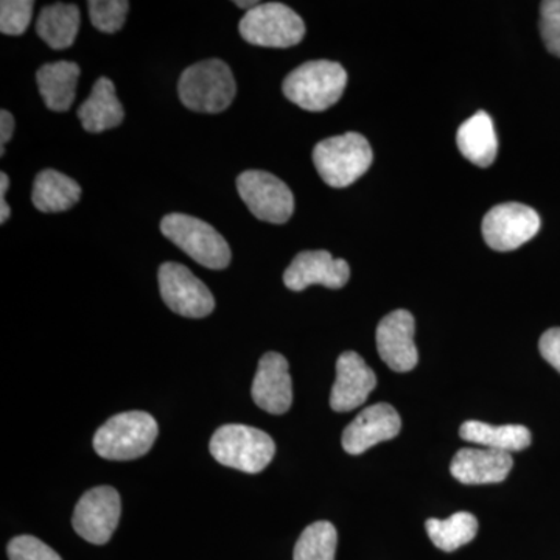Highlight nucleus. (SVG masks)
Returning a JSON list of instances; mask_svg holds the SVG:
<instances>
[{"instance_id":"b1692460","label":"nucleus","mask_w":560,"mask_h":560,"mask_svg":"<svg viewBox=\"0 0 560 560\" xmlns=\"http://www.w3.org/2000/svg\"><path fill=\"white\" fill-rule=\"evenodd\" d=\"M425 529L434 547L445 552H453L475 539L478 533V521L470 512H456L447 521L429 518L425 522Z\"/></svg>"},{"instance_id":"473e14b6","label":"nucleus","mask_w":560,"mask_h":560,"mask_svg":"<svg viewBox=\"0 0 560 560\" xmlns=\"http://www.w3.org/2000/svg\"><path fill=\"white\" fill-rule=\"evenodd\" d=\"M235 5L238 7V9H242V10H253V9H256L257 5H260L259 2H234Z\"/></svg>"},{"instance_id":"0eeeda50","label":"nucleus","mask_w":560,"mask_h":560,"mask_svg":"<svg viewBox=\"0 0 560 560\" xmlns=\"http://www.w3.org/2000/svg\"><path fill=\"white\" fill-rule=\"evenodd\" d=\"M238 31L242 38L253 46L289 49L304 39L305 24L290 7L270 2L246 11Z\"/></svg>"},{"instance_id":"c85d7f7f","label":"nucleus","mask_w":560,"mask_h":560,"mask_svg":"<svg viewBox=\"0 0 560 560\" xmlns=\"http://www.w3.org/2000/svg\"><path fill=\"white\" fill-rule=\"evenodd\" d=\"M7 551L10 560H62L49 545L33 536L14 537Z\"/></svg>"},{"instance_id":"aec40b11","label":"nucleus","mask_w":560,"mask_h":560,"mask_svg":"<svg viewBox=\"0 0 560 560\" xmlns=\"http://www.w3.org/2000/svg\"><path fill=\"white\" fill-rule=\"evenodd\" d=\"M80 72V66L72 61L50 62L36 72L39 94L47 108L65 113L72 106Z\"/></svg>"},{"instance_id":"5701e85b","label":"nucleus","mask_w":560,"mask_h":560,"mask_svg":"<svg viewBox=\"0 0 560 560\" xmlns=\"http://www.w3.org/2000/svg\"><path fill=\"white\" fill-rule=\"evenodd\" d=\"M80 25L79 7L73 3H54L40 10L36 33L51 49L65 50L75 43Z\"/></svg>"},{"instance_id":"4be33fe9","label":"nucleus","mask_w":560,"mask_h":560,"mask_svg":"<svg viewBox=\"0 0 560 560\" xmlns=\"http://www.w3.org/2000/svg\"><path fill=\"white\" fill-rule=\"evenodd\" d=\"M459 436L482 448L504 453L521 452L530 445V431L523 425H490L480 420H467L460 425Z\"/></svg>"},{"instance_id":"412c9836","label":"nucleus","mask_w":560,"mask_h":560,"mask_svg":"<svg viewBox=\"0 0 560 560\" xmlns=\"http://www.w3.org/2000/svg\"><path fill=\"white\" fill-rule=\"evenodd\" d=\"M81 198V187L65 173L43 171L33 184L32 201L44 213L65 212L72 209Z\"/></svg>"},{"instance_id":"f8f14e48","label":"nucleus","mask_w":560,"mask_h":560,"mask_svg":"<svg viewBox=\"0 0 560 560\" xmlns=\"http://www.w3.org/2000/svg\"><path fill=\"white\" fill-rule=\"evenodd\" d=\"M349 278L348 261L335 259L327 250H304L283 272V283L291 291H302L311 285L338 290L348 283Z\"/></svg>"},{"instance_id":"1a4fd4ad","label":"nucleus","mask_w":560,"mask_h":560,"mask_svg":"<svg viewBox=\"0 0 560 560\" xmlns=\"http://www.w3.org/2000/svg\"><path fill=\"white\" fill-rule=\"evenodd\" d=\"M158 279L162 300L184 318H206L215 308V300L208 287L184 265L175 261L161 265Z\"/></svg>"},{"instance_id":"2eb2a0df","label":"nucleus","mask_w":560,"mask_h":560,"mask_svg":"<svg viewBox=\"0 0 560 560\" xmlns=\"http://www.w3.org/2000/svg\"><path fill=\"white\" fill-rule=\"evenodd\" d=\"M289 361L278 352H268L259 361V370L254 377V404L270 415H283L293 404V382Z\"/></svg>"},{"instance_id":"9d476101","label":"nucleus","mask_w":560,"mask_h":560,"mask_svg":"<svg viewBox=\"0 0 560 560\" xmlns=\"http://www.w3.org/2000/svg\"><path fill=\"white\" fill-rule=\"evenodd\" d=\"M539 230V213L521 202H504L490 209L481 228L486 243L500 253L521 248Z\"/></svg>"},{"instance_id":"6e6552de","label":"nucleus","mask_w":560,"mask_h":560,"mask_svg":"<svg viewBox=\"0 0 560 560\" xmlns=\"http://www.w3.org/2000/svg\"><path fill=\"white\" fill-rule=\"evenodd\" d=\"M238 195L256 219L283 224L294 212V197L290 187L268 172H243L237 178Z\"/></svg>"},{"instance_id":"dca6fc26","label":"nucleus","mask_w":560,"mask_h":560,"mask_svg":"<svg viewBox=\"0 0 560 560\" xmlns=\"http://www.w3.org/2000/svg\"><path fill=\"white\" fill-rule=\"evenodd\" d=\"M377 386V375L357 352L341 353L330 393L331 410L348 412L361 407Z\"/></svg>"},{"instance_id":"6ab92c4d","label":"nucleus","mask_w":560,"mask_h":560,"mask_svg":"<svg viewBox=\"0 0 560 560\" xmlns=\"http://www.w3.org/2000/svg\"><path fill=\"white\" fill-rule=\"evenodd\" d=\"M79 117L88 132H103L119 127L124 121L125 110L117 98L113 81L105 77L97 80L90 97L80 106Z\"/></svg>"},{"instance_id":"f03ea898","label":"nucleus","mask_w":560,"mask_h":560,"mask_svg":"<svg viewBox=\"0 0 560 560\" xmlns=\"http://www.w3.org/2000/svg\"><path fill=\"white\" fill-rule=\"evenodd\" d=\"M178 92L186 108L195 113L219 114L234 102L237 84L226 62L206 60L184 70Z\"/></svg>"},{"instance_id":"f3484780","label":"nucleus","mask_w":560,"mask_h":560,"mask_svg":"<svg viewBox=\"0 0 560 560\" xmlns=\"http://www.w3.org/2000/svg\"><path fill=\"white\" fill-rule=\"evenodd\" d=\"M514 466L510 453L492 448H460L451 464L456 481L463 485H493L506 480Z\"/></svg>"},{"instance_id":"9b49d317","label":"nucleus","mask_w":560,"mask_h":560,"mask_svg":"<svg viewBox=\"0 0 560 560\" xmlns=\"http://www.w3.org/2000/svg\"><path fill=\"white\" fill-rule=\"evenodd\" d=\"M120 495L110 486L88 490L77 503L72 525L77 534L90 544L105 545L119 525Z\"/></svg>"},{"instance_id":"f257e3e1","label":"nucleus","mask_w":560,"mask_h":560,"mask_svg":"<svg viewBox=\"0 0 560 560\" xmlns=\"http://www.w3.org/2000/svg\"><path fill=\"white\" fill-rule=\"evenodd\" d=\"M348 73L340 62L308 61L283 80V95L294 105L312 113L329 109L340 101Z\"/></svg>"},{"instance_id":"393cba45","label":"nucleus","mask_w":560,"mask_h":560,"mask_svg":"<svg viewBox=\"0 0 560 560\" xmlns=\"http://www.w3.org/2000/svg\"><path fill=\"white\" fill-rule=\"evenodd\" d=\"M338 534L330 522H315L302 530L294 547V560H335Z\"/></svg>"},{"instance_id":"cd10ccee","label":"nucleus","mask_w":560,"mask_h":560,"mask_svg":"<svg viewBox=\"0 0 560 560\" xmlns=\"http://www.w3.org/2000/svg\"><path fill=\"white\" fill-rule=\"evenodd\" d=\"M540 33L550 54L560 58V0L540 3Z\"/></svg>"},{"instance_id":"39448f33","label":"nucleus","mask_w":560,"mask_h":560,"mask_svg":"<svg viewBox=\"0 0 560 560\" xmlns=\"http://www.w3.org/2000/svg\"><path fill=\"white\" fill-rule=\"evenodd\" d=\"M156 438L158 422L149 412H120L95 433L94 451L103 459H138L151 451Z\"/></svg>"},{"instance_id":"ddd939ff","label":"nucleus","mask_w":560,"mask_h":560,"mask_svg":"<svg viewBox=\"0 0 560 560\" xmlns=\"http://www.w3.org/2000/svg\"><path fill=\"white\" fill-rule=\"evenodd\" d=\"M399 412L389 404L364 408L342 431V448L349 455H361L381 442L394 440L400 433Z\"/></svg>"},{"instance_id":"a878e982","label":"nucleus","mask_w":560,"mask_h":560,"mask_svg":"<svg viewBox=\"0 0 560 560\" xmlns=\"http://www.w3.org/2000/svg\"><path fill=\"white\" fill-rule=\"evenodd\" d=\"M90 18L92 25L103 33H116L124 27L130 2L127 0H91Z\"/></svg>"},{"instance_id":"423d86ee","label":"nucleus","mask_w":560,"mask_h":560,"mask_svg":"<svg viewBox=\"0 0 560 560\" xmlns=\"http://www.w3.org/2000/svg\"><path fill=\"white\" fill-rule=\"evenodd\" d=\"M161 231L187 256L209 270H224L231 264V248L223 235L197 217L171 213L162 219Z\"/></svg>"},{"instance_id":"bb28decb","label":"nucleus","mask_w":560,"mask_h":560,"mask_svg":"<svg viewBox=\"0 0 560 560\" xmlns=\"http://www.w3.org/2000/svg\"><path fill=\"white\" fill-rule=\"evenodd\" d=\"M33 7L31 0H2L0 2V32L3 35H24L32 22Z\"/></svg>"},{"instance_id":"20e7f679","label":"nucleus","mask_w":560,"mask_h":560,"mask_svg":"<svg viewBox=\"0 0 560 560\" xmlns=\"http://www.w3.org/2000/svg\"><path fill=\"white\" fill-rule=\"evenodd\" d=\"M209 451L223 466L245 474H259L275 458L276 444L265 431L230 423L213 433Z\"/></svg>"},{"instance_id":"7c9ffc66","label":"nucleus","mask_w":560,"mask_h":560,"mask_svg":"<svg viewBox=\"0 0 560 560\" xmlns=\"http://www.w3.org/2000/svg\"><path fill=\"white\" fill-rule=\"evenodd\" d=\"M14 117L10 110H0V147H2V156L5 154V145L13 138Z\"/></svg>"},{"instance_id":"a211bd4d","label":"nucleus","mask_w":560,"mask_h":560,"mask_svg":"<svg viewBox=\"0 0 560 560\" xmlns=\"http://www.w3.org/2000/svg\"><path fill=\"white\" fill-rule=\"evenodd\" d=\"M456 143L460 154L471 164L481 168L490 167L495 162L499 140L489 114L478 110L475 116L464 121L456 132Z\"/></svg>"},{"instance_id":"7ed1b4c3","label":"nucleus","mask_w":560,"mask_h":560,"mask_svg":"<svg viewBox=\"0 0 560 560\" xmlns=\"http://www.w3.org/2000/svg\"><path fill=\"white\" fill-rule=\"evenodd\" d=\"M372 149L359 132H346L319 142L313 150L316 171L327 186L345 189L370 171Z\"/></svg>"},{"instance_id":"4468645a","label":"nucleus","mask_w":560,"mask_h":560,"mask_svg":"<svg viewBox=\"0 0 560 560\" xmlns=\"http://www.w3.org/2000/svg\"><path fill=\"white\" fill-rule=\"evenodd\" d=\"M415 316L408 311L386 315L377 327V350L389 370L410 372L419 363L415 345Z\"/></svg>"},{"instance_id":"2f4dec72","label":"nucleus","mask_w":560,"mask_h":560,"mask_svg":"<svg viewBox=\"0 0 560 560\" xmlns=\"http://www.w3.org/2000/svg\"><path fill=\"white\" fill-rule=\"evenodd\" d=\"M10 187V178L7 173H0V223L5 224L7 220L10 219L11 210L10 206L7 205L5 195Z\"/></svg>"},{"instance_id":"c756f323","label":"nucleus","mask_w":560,"mask_h":560,"mask_svg":"<svg viewBox=\"0 0 560 560\" xmlns=\"http://www.w3.org/2000/svg\"><path fill=\"white\" fill-rule=\"evenodd\" d=\"M539 349L544 360L560 374V327H552L541 335Z\"/></svg>"}]
</instances>
